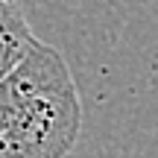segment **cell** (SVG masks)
I'll return each mask as SVG.
<instances>
[{"mask_svg": "<svg viewBox=\"0 0 158 158\" xmlns=\"http://www.w3.org/2000/svg\"><path fill=\"white\" fill-rule=\"evenodd\" d=\"M35 32L18 0H0V76H6L35 44Z\"/></svg>", "mask_w": 158, "mask_h": 158, "instance_id": "obj_2", "label": "cell"}, {"mask_svg": "<svg viewBox=\"0 0 158 158\" xmlns=\"http://www.w3.org/2000/svg\"><path fill=\"white\" fill-rule=\"evenodd\" d=\"M82 135V97L68 59L35 41L0 76V158H68Z\"/></svg>", "mask_w": 158, "mask_h": 158, "instance_id": "obj_1", "label": "cell"}]
</instances>
